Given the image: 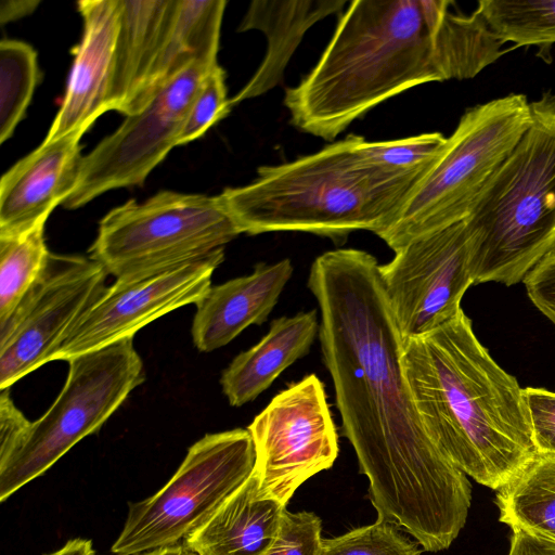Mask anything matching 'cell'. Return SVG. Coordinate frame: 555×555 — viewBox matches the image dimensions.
I'll use <instances>...</instances> for the list:
<instances>
[{
    "label": "cell",
    "instance_id": "6da1fadb",
    "mask_svg": "<svg viewBox=\"0 0 555 555\" xmlns=\"http://www.w3.org/2000/svg\"><path fill=\"white\" fill-rule=\"evenodd\" d=\"M308 287L344 436L351 443L377 519L427 552L447 550L465 526L472 487L427 431L402 365L403 337L376 258L338 248L318 256Z\"/></svg>",
    "mask_w": 555,
    "mask_h": 555
},
{
    "label": "cell",
    "instance_id": "7a4b0ae2",
    "mask_svg": "<svg viewBox=\"0 0 555 555\" xmlns=\"http://www.w3.org/2000/svg\"><path fill=\"white\" fill-rule=\"evenodd\" d=\"M447 0H356L315 66L287 88L292 124L327 141L382 102L430 81L467 79L504 54L475 10Z\"/></svg>",
    "mask_w": 555,
    "mask_h": 555
},
{
    "label": "cell",
    "instance_id": "3957f363",
    "mask_svg": "<svg viewBox=\"0 0 555 555\" xmlns=\"http://www.w3.org/2000/svg\"><path fill=\"white\" fill-rule=\"evenodd\" d=\"M402 365L431 438L467 476L498 490L535 453L522 388L455 317L403 338Z\"/></svg>",
    "mask_w": 555,
    "mask_h": 555
},
{
    "label": "cell",
    "instance_id": "277c9868",
    "mask_svg": "<svg viewBox=\"0 0 555 555\" xmlns=\"http://www.w3.org/2000/svg\"><path fill=\"white\" fill-rule=\"evenodd\" d=\"M349 134L293 162L257 169L250 183L219 197L241 233L308 232L332 240L388 229L422 180L387 172Z\"/></svg>",
    "mask_w": 555,
    "mask_h": 555
},
{
    "label": "cell",
    "instance_id": "5b68a950",
    "mask_svg": "<svg viewBox=\"0 0 555 555\" xmlns=\"http://www.w3.org/2000/svg\"><path fill=\"white\" fill-rule=\"evenodd\" d=\"M530 105L528 130L464 219L473 284L524 282L555 249V95Z\"/></svg>",
    "mask_w": 555,
    "mask_h": 555
},
{
    "label": "cell",
    "instance_id": "8992f818",
    "mask_svg": "<svg viewBox=\"0 0 555 555\" xmlns=\"http://www.w3.org/2000/svg\"><path fill=\"white\" fill-rule=\"evenodd\" d=\"M531 118V105L520 93L468 108L392 224L378 236L396 251L415 237L465 219Z\"/></svg>",
    "mask_w": 555,
    "mask_h": 555
},
{
    "label": "cell",
    "instance_id": "52a82bcc",
    "mask_svg": "<svg viewBox=\"0 0 555 555\" xmlns=\"http://www.w3.org/2000/svg\"><path fill=\"white\" fill-rule=\"evenodd\" d=\"M67 362L66 382L49 410L35 422L26 420L10 441L0 444V502L96 433L145 379L133 337Z\"/></svg>",
    "mask_w": 555,
    "mask_h": 555
},
{
    "label": "cell",
    "instance_id": "ba28073f",
    "mask_svg": "<svg viewBox=\"0 0 555 555\" xmlns=\"http://www.w3.org/2000/svg\"><path fill=\"white\" fill-rule=\"evenodd\" d=\"M240 234L219 195L162 191L107 212L89 257L116 280H138L206 258Z\"/></svg>",
    "mask_w": 555,
    "mask_h": 555
},
{
    "label": "cell",
    "instance_id": "9c48e42d",
    "mask_svg": "<svg viewBox=\"0 0 555 555\" xmlns=\"http://www.w3.org/2000/svg\"><path fill=\"white\" fill-rule=\"evenodd\" d=\"M248 429L207 434L196 441L170 480L152 496L129 503L114 555H139L182 542L201 528L253 474Z\"/></svg>",
    "mask_w": 555,
    "mask_h": 555
},
{
    "label": "cell",
    "instance_id": "30bf717a",
    "mask_svg": "<svg viewBox=\"0 0 555 555\" xmlns=\"http://www.w3.org/2000/svg\"><path fill=\"white\" fill-rule=\"evenodd\" d=\"M247 429L258 493L285 506L306 480L331 468L338 455L336 426L315 374L276 393Z\"/></svg>",
    "mask_w": 555,
    "mask_h": 555
},
{
    "label": "cell",
    "instance_id": "8fae6325",
    "mask_svg": "<svg viewBox=\"0 0 555 555\" xmlns=\"http://www.w3.org/2000/svg\"><path fill=\"white\" fill-rule=\"evenodd\" d=\"M218 62L197 60L168 80L138 113L82 156L75 189L63 203L79 208L117 188L141 185L178 146L184 118L206 75Z\"/></svg>",
    "mask_w": 555,
    "mask_h": 555
},
{
    "label": "cell",
    "instance_id": "7c38bea8",
    "mask_svg": "<svg viewBox=\"0 0 555 555\" xmlns=\"http://www.w3.org/2000/svg\"><path fill=\"white\" fill-rule=\"evenodd\" d=\"M107 272L90 257L49 256L47 268L11 317L0 323V389L47 362L106 289Z\"/></svg>",
    "mask_w": 555,
    "mask_h": 555
},
{
    "label": "cell",
    "instance_id": "4fadbf2b",
    "mask_svg": "<svg viewBox=\"0 0 555 555\" xmlns=\"http://www.w3.org/2000/svg\"><path fill=\"white\" fill-rule=\"evenodd\" d=\"M379 273L403 338L449 321L474 285L464 219L413 238L379 264Z\"/></svg>",
    "mask_w": 555,
    "mask_h": 555
},
{
    "label": "cell",
    "instance_id": "5bb4252c",
    "mask_svg": "<svg viewBox=\"0 0 555 555\" xmlns=\"http://www.w3.org/2000/svg\"><path fill=\"white\" fill-rule=\"evenodd\" d=\"M224 249L206 258L146 278L119 281L106 287L57 347L51 361L100 349L133 335L152 321L190 304L211 287Z\"/></svg>",
    "mask_w": 555,
    "mask_h": 555
},
{
    "label": "cell",
    "instance_id": "9a60e30c",
    "mask_svg": "<svg viewBox=\"0 0 555 555\" xmlns=\"http://www.w3.org/2000/svg\"><path fill=\"white\" fill-rule=\"evenodd\" d=\"M82 38L74 50L67 89L44 142L77 129H89L108 112L115 48L119 28V0H82Z\"/></svg>",
    "mask_w": 555,
    "mask_h": 555
},
{
    "label": "cell",
    "instance_id": "2e32d148",
    "mask_svg": "<svg viewBox=\"0 0 555 555\" xmlns=\"http://www.w3.org/2000/svg\"><path fill=\"white\" fill-rule=\"evenodd\" d=\"M88 129L42 142L18 160L0 181V236L25 233L46 222L75 189L80 139Z\"/></svg>",
    "mask_w": 555,
    "mask_h": 555
},
{
    "label": "cell",
    "instance_id": "e0dca14e",
    "mask_svg": "<svg viewBox=\"0 0 555 555\" xmlns=\"http://www.w3.org/2000/svg\"><path fill=\"white\" fill-rule=\"evenodd\" d=\"M293 274L288 258L257 263L244 276L211 286L196 304L192 338L196 348L210 352L232 341L246 327L262 324Z\"/></svg>",
    "mask_w": 555,
    "mask_h": 555
},
{
    "label": "cell",
    "instance_id": "ac0fdd59",
    "mask_svg": "<svg viewBox=\"0 0 555 555\" xmlns=\"http://www.w3.org/2000/svg\"><path fill=\"white\" fill-rule=\"evenodd\" d=\"M344 0H255L237 31L260 30L268 40L267 53L248 82L230 99L236 105L270 91L283 79L292 55L306 31L317 22L343 10Z\"/></svg>",
    "mask_w": 555,
    "mask_h": 555
},
{
    "label": "cell",
    "instance_id": "d6986e66",
    "mask_svg": "<svg viewBox=\"0 0 555 555\" xmlns=\"http://www.w3.org/2000/svg\"><path fill=\"white\" fill-rule=\"evenodd\" d=\"M285 508L259 495L253 473L183 542L198 555H263L279 533Z\"/></svg>",
    "mask_w": 555,
    "mask_h": 555
},
{
    "label": "cell",
    "instance_id": "ffe728a7",
    "mask_svg": "<svg viewBox=\"0 0 555 555\" xmlns=\"http://www.w3.org/2000/svg\"><path fill=\"white\" fill-rule=\"evenodd\" d=\"M319 328L317 310L274 319L269 332L222 372L220 383L229 403L241 406L255 400L282 372L309 353Z\"/></svg>",
    "mask_w": 555,
    "mask_h": 555
},
{
    "label": "cell",
    "instance_id": "44dd1931",
    "mask_svg": "<svg viewBox=\"0 0 555 555\" xmlns=\"http://www.w3.org/2000/svg\"><path fill=\"white\" fill-rule=\"evenodd\" d=\"M119 1L108 111L128 116L165 41L177 0Z\"/></svg>",
    "mask_w": 555,
    "mask_h": 555
},
{
    "label": "cell",
    "instance_id": "7402d4cb",
    "mask_svg": "<svg viewBox=\"0 0 555 555\" xmlns=\"http://www.w3.org/2000/svg\"><path fill=\"white\" fill-rule=\"evenodd\" d=\"M225 5L224 0H177L165 41L130 115L140 112L168 80L193 62H217Z\"/></svg>",
    "mask_w": 555,
    "mask_h": 555
},
{
    "label": "cell",
    "instance_id": "603a6c76",
    "mask_svg": "<svg viewBox=\"0 0 555 555\" xmlns=\"http://www.w3.org/2000/svg\"><path fill=\"white\" fill-rule=\"evenodd\" d=\"M499 520L555 543V454L535 453L496 490Z\"/></svg>",
    "mask_w": 555,
    "mask_h": 555
},
{
    "label": "cell",
    "instance_id": "cb8c5ba5",
    "mask_svg": "<svg viewBox=\"0 0 555 555\" xmlns=\"http://www.w3.org/2000/svg\"><path fill=\"white\" fill-rule=\"evenodd\" d=\"M42 222L12 236H0V323L8 320L43 274L50 251Z\"/></svg>",
    "mask_w": 555,
    "mask_h": 555
},
{
    "label": "cell",
    "instance_id": "d4e9b609",
    "mask_svg": "<svg viewBox=\"0 0 555 555\" xmlns=\"http://www.w3.org/2000/svg\"><path fill=\"white\" fill-rule=\"evenodd\" d=\"M476 10L503 44L555 43V0H481Z\"/></svg>",
    "mask_w": 555,
    "mask_h": 555
},
{
    "label": "cell",
    "instance_id": "484cf974",
    "mask_svg": "<svg viewBox=\"0 0 555 555\" xmlns=\"http://www.w3.org/2000/svg\"><path fill=\"white\" fill-rule=\"evenodd\" d=\"M39 79L37 53L20 40L0 42V143L24 117Z\"/></svg>",
    "mask_w": 555,
    "mask_h": 555
},
{
    "label": "cell",
    "instance_id": "4316f807",
    "mask_svg": "<svg viewBox=\"0 0 555 555\" xmlns=\"http://www.w3.org/2000/svg\"><path fill=\"white\" fill-rule=\"evenodd\" d=\"M447 138L440 132L364 142L366 156L380 169L401 176L423 179L440 156Z\"/></svg>",
    "mask_w": 555,
    "mask_h": 555
},
{
    "label": "cell",
    "instance_id": "83f0119b",
    "mask_svg": "<svg viewBox=\"0 0 555 555\" xmlns=\"http://www.w3.org/2000/svg\"><path fill=\"white\" fill-rule=\"evenodd\" d=\"M317 555H421V550L396 526L377 519L341 535L322 538Z\"/></svg>",
    "mask_w": 555,
    "mask_h": 555
},
{
    "label": "cell",
    "instance_id": "f1b7e54d",
    "mask_svg": "<svg viewBox=\"0 0 555 555\" xmlns=\"http://www.w3.org/2000/svg\"><path fill=\"white\" fill-rule=\"evenodd\" d=\"M224 70L218 64L206 75L184 118L178 145L202 137L230 112Z\"/></svg>",
    "mask_w": 555,
    "mask_h": 555
},
{
    "label": "cell",
    "instance_id": "f546056e",
    "mask_svg": "<svg viewBox=\"0 0 555 555\" xmlns=\"http://www.w3.org/2000/svg\"><path fill=\"white\" fill-rule=\"evenodd\" d=\"M322 521L312 512L284 509L279 533L263 555H317Z\"/></svg>",
    "mask_w": 555,
    "mask_h": 555
},
{
    "label": "cell",
    "instance_id": "4dcf8cb0",
    "mask_svg": "<svg viewBox=\"0 0 555 555\" xmlns=\"http://www.w3.org/2000/svg\"><path fill=\"white\" fill-rule=\"evenodd\" d=\"M522 401L537 452L555 454V392L526 387Z\"/></svg>",
    "mask_w": 555,
    "mask_h": 555
},
{
    "label": "cell",
    "instance_id": "1f68e13d",
    "mask_svg": "<svg viewBox=\"0 0 555 555\" xmlns=\"http://www.w3.org/2000/svg\"><path fill=\"white\" fill-rule=\"evenodd\" d=\"M534 307L555 325V249L524 280Z\"/></svg>",
    "mask_w": 555,
    "mask_h": 555
},
{
    "label": "cell",
    "instance_id": "d6a6232c",
    "mask_svg": "<svg viewBox=\"0 0 555 555\" xmlns=\"http://www.w3.org/2000/svg\"><path fill=\"white\" fill-rule=\"evenodd\" d=\"M508 555H555V543L512 529Z\"/></svg>",
    "mask_w": 555,
    "mask_h": 555
},
{
    "label": "cell",
    "instance_id": "836d02e7",
    "mask_svg": "<svg viewBox=\"0 0 555 555\" xmlns=\"http://www.w3.org/2000/svg\"><path fill=\"white\" fill-rule=\"evenodd\" d=\"M39 1L37 0H2L0 2V22L5 24L31 14Z\"/></svg>",
    "mask_w": 555,
    "mask_h": 555
},
{
    "label": "cell",
    "instance_id": "e575fe53",
    "mask_svg": "<svg viewBox=\"0 0 555 555\" xmlns=\"http://www.w3.org/2000/svg\"><path fill=\"white\" fill-rule=\"evenodd\" d=\"M46 555H96L92 541L75 538L67 541L60 550Z\"/></svg>",
    "mask_w": 555,
    "mask_h": 555
},
{
    "label": "cell",
    "instance_id": "d590c367",
    "mask_svg": "<svg viewBox=\"0 0 555 555\" xmlns=\"http://www.w3.org/2000/svg\"><path fill=\"white\" fill-rule=\"evenodd\" d=\"M139 555H198L191 550L183 541L177 544L146 552Z\"/></svg>",
    "mask_w": 555,
    "mask_h": 555
}]
</instances>
